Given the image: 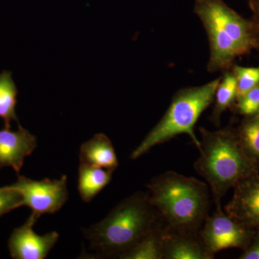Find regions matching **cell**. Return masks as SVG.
<instances>
[{"label": "cell", "instance_id": "6da1fadb", "mask_svg": "<svg viewBox=\"0 0 259 259\" xmlns=\"http://www.w3.org/2000/svg\"><path fill=\"white\" fill-rule=\"evenodd\" d=\"M148 192H136L109 212L100 222L82 229L90 248L105 258L120 255L163 224Z\"/></svg>", "mask_w": 259, "mask_h": 259}, {"label": "cell", "instance_id": "7a4b0ae2", "mask_svg": "<svg viewBox=\"0 0 259 259\" xmlns=\"http://www.w3.org/2000/svg\"><path fill=\"white\" fill-rule=\"evenodd\" d=\"M147 188L150 202L168 229L198 234L210 209L207 183L168 171L153 178Z\"/></svg>", "mask_w": 259, "mask_h": 259}, {"label": "cell", "instance_id": "3957f363", "mask_svg": "<svg viewBox=\"0 0 259 259\" xmlns=\"http://www.w3.org/2000/svg\"><path fill=\"white\" fill-rule=\"evenodd\" d=\"M199 156L194 169L208 185L215 205L242 180L259 171V166L245 153L236 129L209 131L199 127Z\"/></svg>", "mask_w": 259, "mask_h": 259}, {"label": "cell", "instance_id": "277c9868", "mask_svg": "<svg viewBox=\"0 0 259 259\" xmlns=\"http://www.w3.org/2000/svg\"><path fill=\"white\" fill-rule=\"evenodd\" d=\"M194 12L208 38V72L231 70L237 58L254 50L249 19L238 14L224 0H195Z\"/></svg>", "mask_w": 259, "mask_h": 259}, {"label": "cell", "instance_id": "5b68a950", "mask_svg": "<svg viewBox=\"0 0 259 259\" xmlns=\"http://www.w3.org/2000/svg\"><path fill=\"white\" fill-rule=\"evenodd\" d=\"M221 79V76L201 86L177 91L161 120L131 153V159H138L154 146L182 134H187L199 148L200 141L194 133V126L204 110L214 101Z\"/></svg>", "mask_w": 259, "mask_h": 259}, {"label": "cell", "instance_id": "8992f818", "mask_svg": "<svg viewBox=\"0 0 259 259\" xmlns=\"http://www.w3.org/2000/svg\"><path fill=\"white\" fill-rule=\"evenodd\" d=\"M255 231L223 212L221 204L215 205L214 213L206 218L198 234L205 248L214 255L228 248L244 250Z\"/></svg>", "mask_w": 259, "mask_h": 259}, {"label": "cell", "instance_id": "52a82bcc", "mask_svg": "<svg viewBox=\"0 0 259 259\" xmlns=\"http://www.w3.org/2000/svg\"><path fill=\"white\" fill-rule=\"evenodd\" d=\"M11 186L20 192L23 206L30 207L32 215L37 220L42 214H54L60 210L69 199L66 175L60 180L40 181L19 176Z\"/></svg>", "mask_w": 259, "mask_h": 259}, {"label": "cell", "instance_id": "ba28073f", "mask_svg": "<svg viewBox=\"0 0 259 259\" xmlns=\"http://www.w3.org/2000/svg\"><path fill=\"white\" fill-rule=\"evenodd\" d=\"M37 220L30 214L23 226L15 228L8 242L10 255L14 259H44L59 238L56 231L37 235L33 231Z\"/></svg>", "mask_w": 259, "mask_h": 259}, {"label": "cell", "instance_id": "9c48e42d", "mask_svg": "<svg viewBox=\"0 0 259 259\" xmlns=\"http://www.w3.org/2000/svg\"><path fill=\"white\" fill-rule=\"evenodd\" d=\"M225 207L226 214L252 229L259 230V171L240 181Z\"/></svg>", "mask_w": 259, "mask_h": 259}, {"label": "cell", "instance_id": "30bf717a", "mask_svg": "<svg viewBox=\"0 0 259 259\" xmlns=\"http://www.w3.org/2000/svg\"><path fill=\"white\" fill-rule=\"evenodd\" d=\"M36 147V137L20 125L15 131L6 127L0 130V168L11 167L19 174L25 158Z\"/></svg>", "mask_w": 259, "mask_h": 259}, {"label": "cell", "instance_id": "8fae6325", "mask_svg": "<svg viewBox=\"0 0 259 259\" xmlns=\"http://www.w3.org/2000/svg\"><path fill=\"white\" fill-rule=\"evenodd\" d=\"M199 234L179 233L165 228L163 259H212Z\"/></svg>", "mask_w": 259, "mask_h": 259}, {"label": "cell", "instance_id": "7c38bea8", "mask_svg": "<svg viewBox=\"0 0 259 259\" xmlns=\"http://www.w3.org/2000/svg\"><path fill=\"white\" fill-rule=\"evenodd\" d=\"M79 162L112 171H115L119 164L113 145L104 134L95 135L91 139L81 144Z\"/></svg>", "mask_w": 259, "mask_h": 259}, {"label": "cell", "instance_id": "4fadbf2b", "mask_svg": "<svg viewBox=\"0 0 259 259\" xmlns=\"http://www.w3.org/2000/svg\"><path fill=\"white\" fill-rule=\"evenodd\" d=\"M113 172L106 168L80 163L78 191L83 202H91L110 183Z\"/></svg>", "mask_w": 259, "mask_h": 259}, {"label": "cell", "instance_id": "5bb4252c", "mask_svg": "<svg viewBox=\"0 0 259 259\" xmlns=\"http://www.w3.org/2000/svg\"><path fill=\"white\" fill-rule=\"evenodd\" d=\"M166 225L158 226L133 248L120 255L121 259H163V235Z\"/></svg>", "mask_w": 259, "mask_h": 259}, {"label": "cell", "instance_id": "9a60e30c", "mask_svg": "<svg viewBox=\"0 0 259 259\" xmlns=\"http://www.w3.org/2000/svg\"><path fill=\"white\" fill-rule=\"evenodd\" d=\"M236 99V77L231 70L225 71L214 95V108L210 117L214 125H219L221 115L223 112L235 105Z\"/></svg>", "mask_w": 259, "mask_h": 259}, {"label": "cell", "instance_id": "2e32d148", "mask_svg": "<svg viewBox=\"0 0 259 259\" xmlns=\"http://www.w3.org/2000/svg\"><path fill=\"white\" fill-rule=\"evenodd\" d=\"M18 93L12 73L3 71L0 74V118L4 121L6 128H10L12 121L18 122L16 114Z\"/></svg>", "mask_w": 259, "mask_h": 259}, {"label": "cell", "instance_id": "e0dca14e", "mask_svg": "<svg viewBox=\"0 0 259 259\" xmlns=\"http://www.w3.org/2000/svg\"><path fill=\"white\" fill-rule=\"evenodd\" d=\"M236 131L247 156L259 166V115L245 117Z\"/></svg>", "mask_w": 259, "mask_h": 259}, {"label": "cell", "instance_id": "ac0fdd59", "mask_svg": "<svg viewBox=\"0 0 259 259\" xmlns=\"http://www.w3.org/2000/svg\"><path fill=\"white\" fill-rule=\"evenodd\" d=\"M231 70L236 79V100L259 84V66L245 67L233 64Z\"/></svg>", "mask_w": 259, "mask_h": 259}, {"label": "cell", "instance_id": "d6986e66", "mask_svg": "<svg viewBox=\"0 0 259 259\" xmlns=\"http://www.w3.org/2000/svg\"><path fill=\"white\" fill-rule=\"evenodd\" d=\"M234 105L238 113L244 117L259 115V84L237 100Z\"/></svg>", "mask_w": 259, "mask_h": 259}, {"label": "cell", "instance_id": "ffe728a7", "mask_svg": "<svg viewBox=\"0 0 259 259\" xmlns=\"http://www.w3.org/2000/svg\"><path fill=\"white\" fill-rule=\"evenodd\" d=\"M23 206V197L11 185L0 187V218Z\"/></svg>", "mask_w": 259, "mask_h": 259}, {"label": "cell", "instance_id": "44dd1931", "mask_svg": "<svg viewBox=\"0 0 259 259\" xmlns=\"http://www.w3.org/2000/svg\"><path fill=\"white\" fill-rule=\"evenodd\" d=\"M248 7L251 13L249 20L254 50L257 51L259 56V0H248Z\"/></svg>", "mask_w": 259, "mask_h": 259}, {"label": "cell", "instance_id": "7402d4cb", "mask_svg": "<svg viewBox=\"0 0 259 259\" xmlns=\"http://www.w3.org/2000/svg\"><path fill=\"white\" fill-rule=\"evenodd\" d=\"M238 258L259 259V230H255L250 244Z\"/></svg>", "mask_w": 259, "mask_h": 259}]
</instances>
